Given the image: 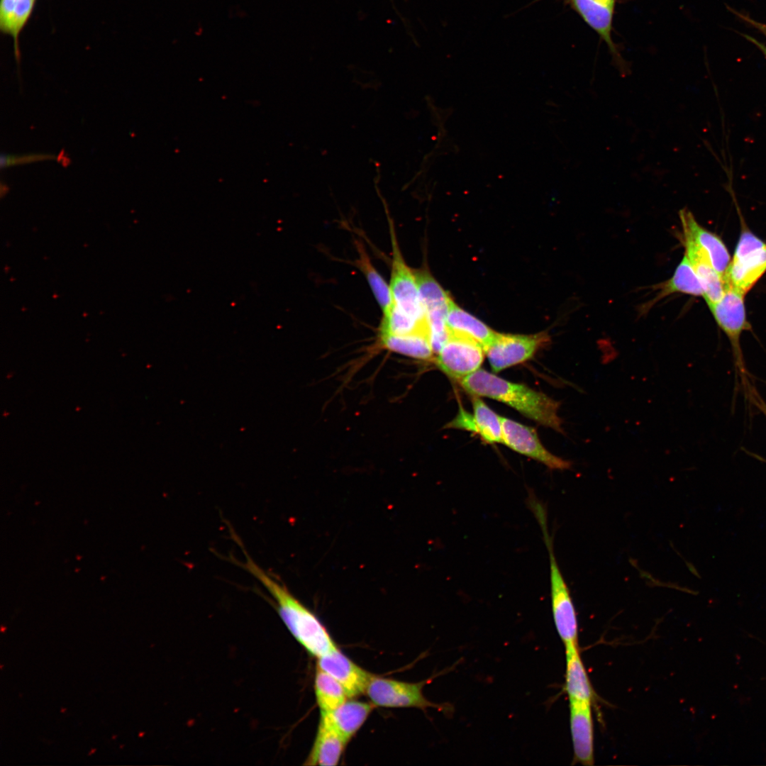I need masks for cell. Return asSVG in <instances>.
Masks as SVG:
<instances>
[{
    "instance_id": "1",
    "label": "cell",
    "mask_w": 766,
    "mask_h": 766,
    "mask_svg": "<svg viewBox=\"0 0 766 766\" xmlns=\"http://www.w3.org/2000/svg\"><path fill=\"white\" fill-rule=\"evenodd\" d=\"M240 563L254 576L273 598L277 612L292 635L311 655L317 658L337 648L327 629L318 617L304 606L287 587L260 567L245 553Z\"/></svg>"
},
{
    "instance_id": "2",
    "label": "cell",
    "mask_w": 766,
    "mask_h": 766,
    "mask_svg": "<svg viewBox=\"0 0 766 766\" xmlns=\"http://www.w3.org/2000/svg\"><path fill=\"white\" fill-rule=\"evenodd\" d=\"M472 396L488 397L506 404L538 423L564 433L557 411L560 403L518 383H514L483 369L460 380Z\"/></svg>"
},
{
    "instance_id": "3",
    "label": "cell",
    "mask_w": 766,
    "mask_h": 766,
    "mask_svg": "<svg viewBox=\"0 0 766 766\" xmlns=\"http://www.w3.org/2000/svg\"><path fill=\"white\" fill-rule=\"evenodd\" d=\"M529 508L540 525L548 553L551 607L556 631L565 646L578 645L576 611L570 590L554 554L553 540L548 529L545 507L538 499H535L530 503Z\"/></svg>"
},
{
    "instance_id": "4",
    "label": "cell",
    "mask_w": 766,
    "mask_h": 766,
    "mask_svg": "<svg viewBox=\"0 0 766 766\" xmlns=\"http://www.w3.org/2000/svg\"><path fill=\"white\" fill-rule=\"evenodd\" d=\"M766 272V243L748 230L742 231L724 277L728 286L746 294Z\"/></svg>"
},
{
    "instance_id": "5",
    "label": "cell",
    "mask_w": 766,
    "mask_h": 766,
    "mask_svg": "<svg viewBox=\"0 0 766 766\" xmlns=\"http://www.w3.org/2000/svg\"><path fill=\"white\" fill-rule=\"evenodd\" d=\"M392 259L390 291L393 304L420 323H427L413 270L406 265L401 252L394 227L390 222Z\"/></svg>"
},
{
    "instance_id": "6",
    "label": "cell",
    "mask_w": 766,
    "mask_h": 766,
    "mask_svg": "<svg viewBox=\"0 0 766 766\" xmlns=\"http://www.w3.org/2000/svg\"><path fill=\"white\" fill-rule=\"evenodd\" d=\"M549 341L546 332L531 335L497 333L484 352L492 370L499 372L531 359Z\"/></svg>"
},
{
    "instance_id": "7",
    "label": "cell",
    "mask_w": 766,
    "mask_h": 766,
    "mask_svg": "<svg viewBox=\"0 0 766 766\" xmlns=\"http://www.w3.org/2000/svg\"><path fill=\"white\" fill-rule=\"evenodd\" d=\"M426 683V680L413 683L373 675L365 694L376 706L421 709L434 707L444 710L443 706L433 704L424 696L423 688Z\"/></svg>"
},
{
    "instance_id": "8",
    "label": "cell",
    "mask_w": 766,
    "mask_h": 766,
    "mask_svg": "<svg viewBox=\"0 0 766 766\" xmlns=\"http://www.w3.org/2000/svg\"><path fill=\"white\" fill-rule=\"evenodd\" d=\"M484 355L483 347L478 343L449 334L447 341L437 353L435 362L445 374L460 381L479 369Z\"/></svg>"
},
{
    "instance_id": "9",
    "label": "cell",
    "mask_w": 766,
    "mask_h": 766,
    "mask_svg": "<svg viewBox=\"0 0 766 766\" xmlns=\"http://www.w3.org/2000/svg\"><path fill=\"white\" fill-rule=\"evenodd\" d=\"M745 296L733 287L726 286L718 301L707 304L716 323L728 338L739 365H742L740 338L744 331L750 328L746 317Z\"/></svg>"
},
{
    "instance_id": "10",
    "label": "cell",
    "mask_w": 766,
    "mask_h": 766,
    "mask_svg": "<svg viewBox=\"0 0 766 766\" xmlns=\"http://www.w3.org/2000/svg\"><path fill=\"white\" fill-rule=\"evenodd\" d=\"M503 443L523 455L537 460L551 470H568L572 462L550 453L541 443L534 428L501 417Z\"/></svg>"
},
{
    "instance_id": "11",
    "label": "cell",
    "mask_w": 766,
    "mask_h": 766,
    "mask_svg": "<svg viewBox=\"0 0 766 766\" xmlns=\"http://www.w3.org/2000/svg\"><path fill=\"white\" fill-rule=\"evenodd\" d=\"M317 667L336 679L343 686L349 698L365 694L373 677L338 648L318 657Z\"/></svg>"
},
{
    "instance_id": "12",
    "label": "cell",
    "mask_w": 766,
    "mask_h": 766,
    "mask_svg": "<svg viewBox=\"0 0 766 766\" xmlns=\"http://www.w3.org/2000/svg\"><path fill=\"white\" fill-rule=\"evenodd\" d=\"M413 272L429 328L435 332L444 331L451 297L426 268L414 270Z\"/></svg>"
},
{
    "instance_id": "13",
    "label": "cell",
    "mask_w": 766,
    "mask_h": 766,
    "mask_svg": "<svg viewBox=\"0 0 766 766\" xmlns=\"http://www.w3.org/2000/svg\"><path fill=\"white\" fill-rule=\"evenodd\" d=\"M569 701L574 760L583 765H593L594 726L592 703L582 701Z\"/></svg>"
},
{
    "instance_id": "14",
    "label": "cell",
    "mask_w": 766,
    "mask_h": 766,
    "mask_svg": "<svg viewBox=\"0 0 766 766\" xmlns=\"http://www.w3.org/2000/svg\"><path fill=\"white\" fill-rule=\"evenodd\" d=\"M679 218L683 234L691 237L706 251L715 270L724 280L731 260L724 243L715 233L701 226L689 209H681Z\"/></svg>"
},
{
    "instance_id": "15",
    "label": "cell",
    "mask_w": 766,
    "mask_h": 766,
    "mask_svg": "<svg viewBox=\"0 0 766 766\" xmlns=\"http://www.w3.org/2000/svg\"><path fill=\"white\" fill-rule=\"evenodd\" d=\"M684 235L685 255L703 286L706 304L718 301L724 294L725 282L715 270L706 251L691 237Z\"/></svg>"
},
{
    "instance_id": "16",
    "label": "cell",
    "mask_w": 766,
    "mask_h": 766,
    "mask_svg": "<svg viewBox=\"0 0 766 766\" xmlns=\"http://www.w3.org/2000/svg\"><path fill=\"white\" fill-rule=\"evenodd\" d=\"M348 742L321 714L316 739L304 765H338Z\"/></svg>"
},
{
    "instance_id": "17",
    "label": "cell",
    "mask_w": 766,
    "mask_h": 766,
    "mask_svg": "<svg viewBox=\"0 0 766 766\" xmlns=\"http://www.w3.org/2000/svg\"><path fill=\"white\" fill-rule=\"evenodd\" d=\"M446 325L449 334L472 340L480 344L484 350L494 340L498 333L482 321L462 309L453 299L450 303Z\"/></svg>"
},
{
    "instance_id": "18",
    "label": "cell",
    "mask_w": 766,
    "mask_h": 766,
    "mask_svg": "<svg viewBox=\"0 0 766 766\" xmlns=\"http://www.w3.org/2000/svg\"><path fill=\"white\" fill-rule=\"evenodd\" d=\"M566 657L565 689L569 701L592 703L594 691L585 670L579 650V645L565 646Z\"/></svg>"
},
{
    "instance_id": "19",
    "label": "cell",
    "mask_w": 766,
    "mask_h": 766,
    "mask_svg": "<svg viewBox=\"0 0 766 766\" xmlns=\"http://www.w3.org/2000/svg\"><path fill=\"white\" fill-rule=\"evenodd\" d=\"M36 0H0V30L12 38L17 64L20 63L19 35L34 10Z\"/></svg>"
},
{
    "instance_id": "20",
    "label": "cell",
    "mask_w": 766,
    "mask_h": 766,
    "mask_svg": "<svg viewBox=\"0 0 766 766\" xmlns=\"http://www.w3.org/2000/svg\"><path fill=\"white\" fill-rule=\"evenodd\" d=\"M574 10L608 45L610 51L618 56L612 39L614 9L605 6L594 0H568Z\"/></svg>"
},
{
    "instance_id": "21",
    "label": "cell",
    "mask_w": 766,
    "mask_h": 766,
    "mask_svg": "<svg viewBox=\"0 0 766 766\" xmlns=\"http://www.w3.org/2000/svg\"><path fill=\"white\" fill-rule=\"evenodd\" d=\"M376 707L370 702L346 701L330 712H321L348 741L357 732Z\"/></svg>"
},
{
    "instance_id": "22",
    "label": "cell",
    "mask_w": 766,
    "mask_h": 766,
    "mask_svg": "<svg viewBox=\"0 0 766 766\" xmlns=\"http://www.w3.org/2000/svg\"><path fill=\"white\" fill-rule=\"evenodd\" d=\"M675 293L702 297L704 295L701 281L685 255L676 267L672 277L661 285L659 292L653 301H660Z\"/></svg>"
},
{
    "instance_id": "23",
    "label": "cell",
    "mask_w": 766,
    "mask_h": 766,
    "mask_svg": "<svg viewBox=\"0 0 766 766\" xmlns=\"http://www.w3.org/2000/svg\"><path fill=\"white\" fill-rule=\"evenodd\" d=\"M380 345L384 348L398 354L419 360L433 358V350L430 337L428 335L417 333L406 336L379 337Z\"/></svg>"
},
{
    "instance_id": "24",
    "label": "cell",
    "mask_w": 766,
    "mask_h": 766,
    "mask_svg": "<svg viewBox=\"0 0 766 766\" xmlns=\"http://www.w3.org/2000/svg\"><path fill=\"white\" fill-rule=\"evenodd\" d=\"M355 246L358 254L355 260L356 266L365 276L384 313L392 304L389 285L372 265L364 245L360 241L356 240Z\"/></svg>"
},
{
    "instance_id": "25",
    "label": "cell",
    "mask_w": 766,
    "mask_h": 766,
    "mask_svg": "<svg viewBox=\"0 0 766 766\" xmlns=\"http://www.w3.org/2000/svg\"><path fill=\"white\" fill-rule=\"evenodd\" d=\"M317 705L321 712H330L348 700L343 686L332 676L317 667L314 679Z\"/></svg>"
},
{
    "instance_id": "26",
    "label": "cell",
    "mask_w": 766,
    "mask_h": 766,
    "mask_svg": "<svg viewBox=\"0 0 766 766\" xmlns=\"http://www.w3.org/2000/svg\"><path fill=\"white\" fill-rule=\"evenodd\" d=\"M472 402L477 434L487 443H503L501 416L492 411L479 396H472Z\"/></svg>"
},
{
    "instance_id": "27",
    "label": "cell",
    "mask_w": 766,
    "mask_h": 766,
    "mask_svg": "<svg viewBox=\"0 0 766 766\" xmlns=\"http://www.w3.org/2000/svg\"><path fill=\"white\" fill-rule=\"evenodd\" d=\"M57 159V157L56 155L48 153H30L23 155L1 153L0 157V166L1 169H4L32 162L55 160Z\"/></svg>"
},
{
    "instance_id": "28",
    "label": "cell",
    "mask_w": 766,
    "mask_h": 766,
    "mask_svg": "<svg viewBox=\"0 0 766 766\" xmlns=\"http://www.w3.org/2000/svg\"><path fill=\"white\" fill-rule=\"evenodd\" d=\"M449 428L466 430L477 434V428L473 414L460 408L458 413L446 426Z\"/></svg>"
},
{
    "instance_id": "29",
    "label": "cell",
    "mask_w": 766,
    "mask_h": 766,
    "mask_svg": "<svg viewBox=\"0 0 766 766\" xmlns=\"http://www.w3.org/2000/svg\"><path fill=\"white\" fill-rule=\"evenodd\" d=\"M738 15L740 16V17H742L743 19H745L747 22H748L751 25H753L757 30H759L766 37V24L757 22L756 21H754L753 19H752V18H750L749 17H747V16H741L739 13H738Z\"/></svg>"
},
{
    "instance_id": "30",
    "label": "cell",
    "mask_w": 766,
    "mask_h": 766,
    "mask_svg": "<svg viewBox=\"0 0 766 766\" xmlns=\"http://www.w3.org/2000/svg\"><path fill=\"white\" fill-rule=\"evenodd\" d=\"M744 36L746 38L747 40H748L752 43H753L756 47H757L759 48V50L763 53V55H765V57L766 58V45H765L762 43L759 42L757 40L752 38L751 36L746 35H744Z\"/></svg>"
},
{
    "instance_id": "31",
    "label": "cell",
    "mask_w": 766,
    "mask_h": 766,
    "mask_svg": "<svg viewBox=\"0 0 766 766\" xmlns=\"http://www.w3.org/2000/svg\"><path fill=\"white\" fill-rule=\"evenodd\" d=\"M755 403L766 416V404L759 397L755 396Z\"/></svg>"
},
{
    "instance_id": "32",
    "label": "cell",
    "mask_w": 766,
    "mask_h": 766,
    "mask_svg": "<svg viewBox=\"0 0 766 766\" xmlns=\"http://www.w3.org/2000/svg\"><path fill=\"white\" fill-rule=\"evenodd\" d=\"M596 2L610 8L614 9L616 0H594Z\"/></svg>"
}]
</instances>
